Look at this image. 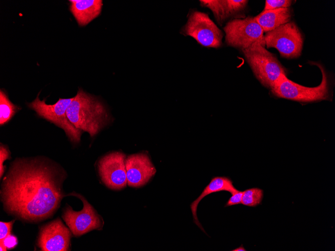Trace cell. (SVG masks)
Wrapping results in <instances>:
<instances>
[{"label":"cell","instance_id":"cell-1","mask_svg":"<svg viewBox=\"0 0 335 251\" xmlns=\"http://www.w3.org/2000/svg\"><path fill=\"white\" fill-rule=\"evenodd\" d=\"M63 171L43 159H17L3 180L1 200L9 214L28 222L52 216L64 193Z\"/></svg>","mask_w":335,"mask_h":251},{"label":"cell","instance_id":"cell-2","mask_svg":"<svg viewBox=\"0 0 335 251\" xmlns=\"http://www.w3.org/2000/svg\"><path fill=\"white\" fill-rule=\"evenodd\" d=\"M66 113L69 120L76 128L88 132L91 137L98 133L111 121L104 105L81 89L73 97Z\"/></svg>","mask_w":335,"mask_h":251},{"label":"cell","instance_id":"cell-3","mask_svg":"<svg viewBox=\"0 0 335 251\" xmlns=\"http://www.w3.org/2000/svg\"><path fill=\"white\" fill-rule=\"evenodd\" d=\"M256 78L264 87L272 89L286 69L276 56L260 43L242 51Z\"/></svg>","mask_w":335,"mask_h":251},{"label":"cell","instance_id":"cell-4","mask_svg":"<svg viewBox=\"0 0 335 251\" xmlns=\"http://www.w3.org/2000/svg\"><path fill=\"white\" fill-rule=\"evenodd\" d=\"M312 64L319 68L322 74V80L319 85L314 87L303 86L291 81L286 75H283L271 89L272 93L278 98L303 103L329 100V82L327 73L321 64Z\"/></svg>","mask_w":335,"mask_h":251},{"label":"cell","instance_id":"cell-5","mask_svg":"<svg viewBox=\"0 0 335 251\" xmlns=\"http://www.w3.org/2000/svg\"><path fill=\"white\" fill-rule=\"evenodd\" d=\"M227 45L241 51L256 43L265 46L264 32L255 17L248 16L243 19H235L228 22L224 28Z\"/></svg>","mask_w":335,"mask_h":251},{"label":"cell","instance_id":"cell-6","mask_svg":"<svg viewBox=\"0 0 335 251\" xmlns=\"http://www.w3.org/2000/svg\"><path fill=\"white\" fill-rule=\"evenodd\" d=\"M264 39L267 48L276 49L283 58L294 59L301 55L303 37L293 21L266 33Z\"/></svg>","mask_w":335,"mask_h":251},{"label":"cell","instance_id":"cell-7","mask_svg":"<svg viewBox=\"0 0 335 251\" xmlns=\"http://www.w3.org/2000/svg\"><path fill=\"white\" fill-rule=\"evenodd\" d=\"M73 99L60 98L54 104H47L45 100H41L39 94L36 98L29 104V107L35 111L37 114L63 129L72 142L77 143L80 141L81 130L76 128L69 120L67 109Z\"/></svg>","mask_w":335,"mask_h":251},{"label":"cell","instance_id":"cell-8","mask_svg":"<svg viewBox=\"0 0 335 251\" xmlns=\"http://www.w3.org/2000/svg\"><path fill=\"white\" fill-rule=\"evenodd\" d=\"M67 196H76L83 204L82 209L79 211H74L66 204L63 212L62 218L75 236H80L94 229H102L104 224L102 217L84 196L74 191Z\"/></svg>","mask_w":335,"mask_h":251},{"label":"cell","instance_id":"cell-9","mask_svg":"<svg viewBox=\"0 0 335 251\" xmlns=\"http://www.w3.org/2000/svg\"><path fill=\"white\" fill-rule=\"evenodd\" d=\"M182 31L204 47L218 48L222 44V32L205 13L191 12Z\"/></svg>","mask_w":335,"mask_h":251},{"label":"cell","instance_id":"cell-10","mask_svg":"<svg viewBox=\"0 0 335 251\" xmlns=\"http://www.w3.org/2000/svg\"><path fill=\"white\" fill-rule=\"evenodd\" d=\"M126 158L123 153L114 151L105 155L99 160V174L108 188L118 190L126 186Z\"/></svg>","mask_w":335,"mask_h":251},{"label":"cell","instance_id":"cell-11","mask_svg":"<svg viewBox=\"0 0 335 251\" xmlns=\"http://www.w3.org/2000/svg\"><path fill=\"white\" fill-rule=\"evenodd\" d=\"M71 231L58 218L41 227L38 245L43 251L69 250Z\"/></svg>","mask_w":335,"mask_h":251},{"label":"cell","instance_id":"cell-12","mask_svg":"<svg viewBox=\"0 0 335 251\" xmlns=\"http://www.w3.org/2000/svg\"><path fill=\"white\" fill-rule=\"evenodd\" d=\"M128 186L139 188L145 185L156 173V169L148 155L138 153L128 155L125 159Z\"/></svg>","mask_w":335,"mask_h":251},{"label":"cell","instance_id":"cell-13","mask_svg":"<svg viewBox=\"0 0 335 251\" xmlns=\"http://www.w3.org/2000/svg\"><path fill=\"white\" fill-rule=\"evenodd\" d=\"M202 7L209 8L219 25H222L230 18L236 17L246 8V0H201Z\"/></svg>","mask_w":335,"mask_h":251},{"label":"cell","instance_id":"cell-14","mask_svg":"<svg viewBox=\"0 0 335 251\" xmlns=\"http://www.w3.org/2000/svg\"><path fill=\"white\" fill-rule=\"evenodd\" d=\"M70 10L77 23L85 26L100 14L103 6L101 0H70Z\"/></svg>","mask_w":335,"mask_h":251},{"label":"cell","instance_id":"cell-15","mask_svg":"<svg viewBox=\"0 0 335 251\" xmlns=\"http://www.w3.org/2000/svg\"><path fill=\"white\" fill-rule=\"evenodd\" d=\"M292 14L290 8L263 10L255 17L264 33L274 30L291 21Z\"/></svg>","mask_w":335,"mask_h":251},{"label":"cell","instance_id":"cell-16","mask_svg":"<svg viewBox=\"0 0 335 251\" xmlns=\"http://www.w3.org/2000/svg\"><path fill=\"white\" fill-rule=\"evenodd\" d=\"M227 191L232 195L239 191L233 185V182L226 177L217 176L212 179L210 183L206 186L201 195L191 204V209L193 216L194 222L203 231L205 230L198 219L197 209L199 203L206 196L216 192Z\"/></svg>","mask_w":335,"mask_h":251},{"label":"cell","instance_id":"cell-17","mask_svg":"<svg viewBox=\"0 0 335 251\" xmlns=\"http://www.w3.org/2000/svg\"><path fill=\"white\" fill-rule=\"evenodd\" d=\"M19 109V107L13 104L7 94L1 90L0 125L2 126L8 122Z\"/></svg>","mask_w":335,"mask_h":251},{"label":"cell","instance_id":"cell-18","mask_svg":"<svg viewBox=\"0 0 335 251\" xmlns=\"http://www.w3.org/2000/svg\"><path fill=\"white\" fill-rule=\"evenodd\" d=\"M263 196V190L258 188H252L243 191L241 203L254 207L261 203Z\"/></svg>","mask_w":335,"mask_h":251},{"label":"cell","instance_id":"cell-19","mask_svg":"<svg viewBox=\"0 0 335 251\" xmlns=\"http://www.w3.org/2000/svg\"><path fill=\"white\" fill-rule=\"evenodd\" d=\"M292 3L290 0H266L263 10L289 8Z\"/></svg>","mask_w":335,"mask_h":251},{"label":"cell","instance_id":"cell-20","mask_svg":"<svg viewBox=\"0 0 335 251\" xmlns=\"http://www.w3.org/2000/svg\"><path fill=\"white\" fill-rule=\"evenodd\" d=\"M10 153L8 147L4 145L1 144L0 147V177L2 176L5 172L4 161L9 159Z\"/></svg>","mask_w":335,"mask_h":251},{"label":"cell","instance_id":"cell-21","mask_svg":"<svg viewBox=\"0 0 335 251\" xmlns=\"http://www.w3.org/2000/svg\"><path fill=\"white\" fill-rule=\"evenodd\" d=\"M15 220L5 222H0V240H3L11 234V231Z\"/></svg>","mask_w":335,"mask_h":251},{"label":"cell","instance_id":"cell-22","mask_svg":"<svg viewBox=\"0 0 335 251\" xmlns=\"http://www.w3.org/2000/svg\"><path fill=\"white\" fill-rule=\"evenodd\" d=\"M18 243L17 237L10 234L3 240H0V245L6 247L7 249H12L16 246Z\"/></svg>","mask_w":335,"mask_h":251},{"label":"cell","instance_id":"cell-23","mask_svg":"<svg viewBox=\"0 0 335 251\" xmlns=\"http://www.w3.org/2000/svg\"><path fill=\"white\" fill-rule=\"evenodd\" d=\"M243 193V191H239L237 192L232 194L226 203L225 206H229L241 203L242 201Z\"/></svg>","mask_w":335,"mask_h":251},{"label":"cell","instance_id":"cell-24","mask_svg":"<svg viewBox=\"0 0 335 251\" xmlns=\"http://www.w3.org/2000/svg\"><path fill=\"white\" fill-rule=\"evenodd\" d=\"M233 250V251H245V250H246L244 248V247L243 246V245H242L240 246V247H238V248H236V249H233V250Z\"/></svg>","mask_w":335,"mask_h":251}]
</instances>
